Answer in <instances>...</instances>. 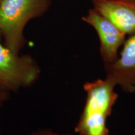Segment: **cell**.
Here are the masks:
<instances>
[{"mask_svg":"<svg viewBox=\"0 0 135 135\" xmlns=\"http://www.w3.org/2000/svg\"><path fill=\"white\" fill-rule=\"evenodd\" d=\"M116 86L108 79L86 82L83 89L86 101L83 109L75 127L78 135H109L108 118L118 98Z\"/></svg>","mask_w":135,"mask_h":135,"instance_id":"obj_1","label":"cell"},{"mask_svg":"<svg viewBox=\"0 0 135 135\" xmlns=\"http://www.w3.org/2000/svg\"><path fill=\"white\" fill-rule=\"evenodd\" d=\"M51 0H0V35L4 45L16 53L24 47V30L30 21L41 16Z\"/></svg>","mask_w":135,"mask_h":135,"instance_id":"obj_2","label":"cell"},{"mask_svg":"<svg viewBox=\"0 0 135 135\" xmlns=\"http://www.w3.org/2000/svg\"><path fill=\"white\" fill-rule=\"evenodd\" d=\"M41 70L30 55H20L7 48L0 40V89L16 93L35 84Z\"/></svg>","mask_w":135,"mask_h":135,"instance_id":"obj_3","label":"cell"},{"mask_svg":"<svg viewBox=\"0 0 135 135\" xmlns=\"http://www.w3.org/2000/svg\"><path fill=\"white\" fill-rule=\"evenodd\" d=\"M82 20L95 30L99 39L101 57L104 65L111 64L118 58L119 49L125 41L126 35L111 22L98 13L90 9Z\"/></svg>","mask_w":135,"mask_h":135,"instance_id":"obj_4","label":"cell"},{"mask_svg":"<svg viewBox=\"0 0 135 135\" xmlns=\"http://www.w3.org/2000/svg\"><path fill=\"white\" fill-rule=\"evenodd\" d=\"M120 56L113 63L104 65L106 77L124 92L135 93V34L123 43Z\"/></svg>","mask_w":135,"mask_h":135,"instance_id":"obj_5","label":"cell"},{"mask_svg":"<svg viewBox=\"0 0 135 135\" xmlns=\"http://www.w3.org/2000/svg\"><path fill=\"white\" fill-rule=\"evenodd\" d=\"M93 8L125 35L135 34V0H106Z\"/></svg>","mask_w":135,"mask_h":135,"instance_id":"obj_6","label":"cell"},{"mask_svg":"<svg viewBox=\"0 0 135 135\" xmlns=\"http://www.w3.org/2000/svg\"><path fill=\"white\" fill-rule=\"evenodd\" d=\"M30 135H73L70 133H60L53 131L51 128H41L30 133Z\"/></svg>","mask_w":135,"mask_h":135,"instance_id":"obj_7","label":"cell"},{"mask_svg":"<svg viewBox=\"0 0 135 135\" xmlns=\"http://www.w3.org/2000/svg\"><path fill=\"white\" fill-rule=\"evenodd\" d=\"M10 97H11L10 93L0 89V108L9 100Z\"/></svg>","mask_w":135,"mask_h":135,"instance_id":"obj_8","label":"cell"},{"mask_svg":"<svg viewBox=\"0 0 135 135\" xmlns=\"http://www.w3.org/2000/svg\"><path fill=\"white\" fill-rule=\"evenodd\" d=\"M87 1H91L92 3H94L95 2H98V1H106V0H85Z\"/></svg>","mask_w":135,"mask_h":135,"instance_id":"obj_9","label":"cell"},{"mask_svg":"<svg viewBox=\"0 0 135 135\" xmlns=\"http://www.w3.org/2000/svg\"><path fill=\"white\" fill-rule=\"evenodd\" d=\"M134 135H135V127H134Z\"/></svg>","mask_w":135,"mask_h":135,"instance_id":"obj_10","label":"cell"},{"mask_svg":"<svg viewBox=\"0 0 135 135\" xmlns=\"http://www.w3.org/2000/svg\"><path fill=\"white\" fill-rule=\"evenodd\" d=\"M1 39H2V38H1V35H0V40H1Z\"/></svg>","mask_w":135,"mask_h":135,"instance_id":"obj_11","label":"cell"}]
</instances>
